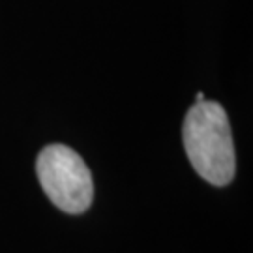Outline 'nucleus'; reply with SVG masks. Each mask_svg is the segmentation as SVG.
Instances as JSON below:
<instances>
[{
	"label": "nucleus",
	"mask_w": 253,
	"mask_h": 253,
	"mask_svg": "<svg viewBox=\"0 0 253 253\" xmlns=\"http://www.w3.org/2000/svg\"><path fill=\"white\" fill-rule=\"evenodd\" d=\"M201 101H205V94H203V92H199V94L195 96V103H201Z\"/></svg>",
	"instance_id": "7ed1b4c3"
},
{
	"label": "nucleus",
	"mask_w": 253,
	"mask_h": 253,
	"mask_svg": "<svg viewBox=\"0 0 253 253\" xmlns=\"http://www.w3.org/2000/svg\"><path fill=\"white\" fill-rule=\"evenodd\" d=\"M184 148L195 172L212 186L235 178L236 158L225 109L216 101H201L188 111L182 127Z\"/></svg>",
	"instance_id": "f257e3e1"
},
{
	"label": "nucleus",
	"mask_w": 253,
	"mask_h": 253,
	"mask_svg": "<svg viewBox=\"0 0 253 253\" xmlns=\"http://www.w3.org/2000/svg\"><path fill=\"white\" fill-rule=\"evenodd\" d=\"M36 174L51 203L66 214H83L92 205L94 182L90 169L70 146H45L38 154Z\"/></svg>",
	"instance_id": "f03ea898"
}]
</instances>
